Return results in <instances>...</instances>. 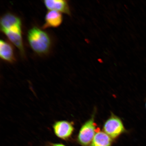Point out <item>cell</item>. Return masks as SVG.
<instances>
[{
  "label": "cell",
  "mask_w": 146,
  "mask_h": 146,
  "mask_svg": "<svg viewBox=\"0 0 146 146\" xmlns=\"http://www.w3.org/2000/svg\"><path fill=\"white\" fill-rule=\"evenodd\" d=\"M0 27L2 32L17 47L22 55H24L21 19L14 15L8 13L1 17Z\"/></svg>",
  "instance_id": "cell-1"
},
{
  "label": "cell",
  "mask_w": 146,
  "mask_h": 146,
  "mask_svg": "<svg viewBox=\"0 0 146 146\" xmlns=\"http://www.w3.org/2000/svg\"><path fill=\"white\" fill-rule=\"evenodd\" d=\"M29 44L34 52L39 54L48 52L51 45L50 37L46 33L38 27H34L27 33Z\"/></svg>",
  "instance_id": "cell-2"
},
{
  "label": "cell",
  "mask_w": 146,
  "mask_h": 146,
  "mask_svg": "<svg viewBox=\"0 0 146 146\" xmlns=\"http://www.w3.org/2000/svg\"><path fill=\"white\" fill-rule=\"evenodd\" d=\"M94 122V115H92L91 118L82 125L78 136V141L81 145L87 146L92 142L98 128Z\"/></svg>",
  "instance_id": "cell-3"
},
{
  "label": "cell",
  "mask_w": 146,
  "mask_h": 146,
  "mask_svg": "<svg viewBox=\"0 0 146 146\" xmlns=\"http://www.w3.org/2000/svg\"><path fill=\"white\" fill-rule=\"evenodd\" d=\"M103 129L112 138H117L125 131L121 119L113 114L104 124Z\"/></svg>",
  "instance_id": "cell-4"
},
{
  "label": "cell",
  "mask_w": 146,
  "mask_h": 146,
  "mask_svg": "<svg viewBox=\"0 0 146 146\" xmlns=\"http://www.w3.org/2000/svg\"><path fill=\"white\" fill-rule=\"evenodd\" d=\"M52 128L56 136L64 140L69 139L74 130L73 122L66 120L56 121L52 125Z\"/></svg>",
  "instance_id": "cell-5"
},
{
  "label": "cell",
  "mask_w": 146,
  "mask_h": 146,
  "mask_svg": "<svg viewBox=\"0 0 146 146\" xmlns=\"http://www.w3.org/2000/svg\"><path fill=\"white\" fill-rule=\"evenodd\" d=\"M44 3L50 10L56 11L70 15V11L67 1L65 0H45Z\"/></svg>",
  "instance_id": "cell-6"
},
{
  "label": "cell",
  "mask_w": 146,
  "mask_h": 146,
  "mask_svg": "<svg viewBox=\"0 0 146 146\" xmlns=\"http://www.w3.org/2000/svg\"><path fill=\"white\" fill-rule=\"evenodd\" d=\"M63 21V16L61 13L56 11L50 10L47 13L45 18V23L43 29L49 27H58L61 25Z\"/></svg>",
  "instance_id": "cell-7"
},
{
  "label": "cell",
  "mask_w": 146,
  "mask_h": 146,
  "mask_svg": "<svg viewBox=\"0 0 146 146\" xmlns=\"http://www.w3.org/2000/svg\"><path fill=\"white\" fill-rule=\"evenodd\" d=\"M0 56L1 59L9 62H13L15 60L11 46L2 40L0 41Z\"/></svg>",
  "instance_id": "cell-8"
},
{
  "label": "cell",
  "mask_w": 146,
  "mask_h": 146,
  "mask_svg": "<svg viewBox=\"0 0 146 146\" xmlns=\"http://www.w3.org/2000/svg\"><path fill=\"white\" fill-rule=\"evenodd\" d=\"M111 138L105 132L98 130L91 142V146H111L112 142Z\"/></svg>",
  "instance_id": "cell-9"
},
{
  "label": "cell",
  "mask_w": 146,
  "mask_h": 146,
  "mask_svg": "<svg viewBox=\"0 0 146 146\" xmlns=\"http://www.w3.org/2000/svg\"><path fill=\"white\" fill-rule=\"evenodd\" d=\"M52 146H66L61 143H53L52 144Z\"/></svg>",
  "instance_id": "cell-10"
},
{
  "label": "cell",
  "mask_w": 146,
  "mask_h": 146,
  "mask_svg": "<svg viewBox=\"0 0 146 146\" xmlns=\"http://www.w3.org/2000/svg\"><path fill=\"white\" fill-rule=\"evenodd\" d=\"M145 108H146V103H145Z\"/></svg>",
  "instance_id": "cell-11"
}]
</instances>
